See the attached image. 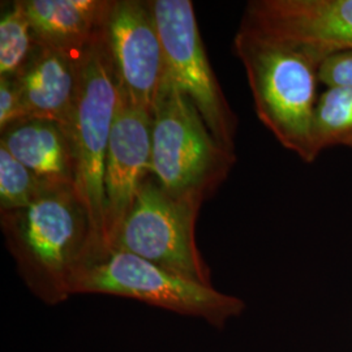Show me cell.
Here are the masks:
<instances>
[{"label": "cell", "instance_id": "6da1fadb", "mask_svg": "<svg viewBox=\"0 0 352 352\" xmlns=\"http://www.w3.org/2000/svg\"><path fill=\"white\" fill-rule=\"evenodd\" d=\"M0 228L19 276L37 299L58 305L75 295L96 243L74 186L52 189L25 209L0 212Z\"/></svg>", "mask_w": 352, "mask_h": 352}, {"label": "cell", "instance_id": "7a4b0ae2", "mask_svg": "<svg viewBox=\"0 0 352 352\" xmlns=\"http://www.w3.org/2000/svg\"><path fill=\"white\" fill-rule=\"evenodd\" d=\"M234 52L247 74L260 122L287 151L314 164L316 110L321 60L289 42L239 26Z\"/></svg>", "mask_w": 352, "mask_h": 352}, {"label": "cell", "instance_id": "3957f363", "mask_svg": "<svg viewBox=\"0 0 352 352\" xmlns=\"http://www.w3.org/2000/svg\"><path fill=\"white\" fill-rule=\"evenodd\" d=\"M236 164L201 115L167 77L151 109L153 175L170 193L202 202L212 199Z\"/></svg>", "mask_w": 352, "mask_h": 352}, {"label": "cell", "instance_id": "277c9868", "mask_svg": "<svg viewBox=\"0 0 352 352\" xmlns=\"http://www.w3.org/2000/svg\"><path fill=\"white\" fill-rule=\"evenodd\" d=\"M82 294L138 300L176 315L200 318L218 329L245 309V302L236 296L118 250L107 252L82 272L75 295Z\"/></svg>", "mask_w": 352, "mask_h": 352}, {"label": "cell", "instance_id": "5b68a950", "mask_svg": "<svg viewBox=\"0 0 352 352\" xmlns=\"http://www.w3.org/2000/svg\"><path fill=\"white\" fill-rule=\"evenodd\" d=\"M102 33L78 56V84L68 126L75 148V189L88 210L94 232L93 263L103 254L104 164L119 102Z\"/></svg>", "mask_w": 352, "mask_h": 352}, {"label": "cell", "instance_id": "8992f818", "mask_svg": "<svg viewBox=\"0 0 352 352\" xmlns=\"http://www.w3.org/2000/svg\"><path fill=\"white\" fill-rule=\"evenodd\" d=\"M202 204L199 199L170 193L155 176H149L113 250L136 254L180 277L213 286L210 267L196 243V222Z\"/></svg>", "mask_w": 352, "mask_h": 352}, {"label": "cell", "instance_id": "52a82bcc", "mask_svg": "<svg viewBox=\"0 0 352 352\" xmlns=\"http://www.w3.org/2000/svg\"><path fill=\"white\" fill-rule=\"evenodd\" d=\"M151 7L164 46L167 77L195 104L215 141L235 153L238 116L208 59L193 3L151 0Z\"/></svg>", "mask_w": 352, "mask_h": 352}, {"label": "cell", "instance_id": "ba28073f", "mask_svg": "<svg viewBox=\"0 0 352 352\" xmlns=\"http://www.w3.org/2000/svg\"><path fill=\"white\" fill-rule=\"evenodd\" d=\"M102 34L119 97L151 113L167 71L151 0H113Z\"/></svg>", "mask_w": 352, "mask_h": 352}, {"label": "cell", "instance_id": "9c48e42d", "mask_svg": "<svg viewBox=\"0 0 352 352\" xmlns=\"http://www.w3.org/2000/svg\"><path fill=\"white\" fill-rule=\"evenodd\" d=\"M240 26L296 45L322 63L352 50V0H251Z\"/></svg>", "mask_w": 352, "mask_h": 352}, {"label": "cell", "instance_id": "30bf717a", "mask_svg": "<svg viewBox=\"0 0 352 352\" xmlns=\"http://www.w3.org/2000/svg\"><path fill=\"white\" fill-rule=\"evenodd\" d=\"M151 175V113L119 97L104 164L103 254L113 250L140 189Z\"/></svg>", "mask_w": 352, "mask_h": 352}, {"label": "cell", "instance_id": "8fae6325", "mask_svg": "<svg viewBox=\"0 0 352 352\" xmlns=\"http://www.w3.org/2000/svg\"><path fill=\"white\" fill-rule=\"evenodd\" d=\"M26 118L54 120L69 126L78 84V56L38 45L16 76Z\"/></svg>", "mask_w": 352, "mask_h": 352}, {"label": "cell", "instance_id": "7c38bea8", "mask_svg": "<svg viewBox=\"0 0 352 352\" xmlns=\"http://www.w3.org/2000/svg\"><path fill=\"white\" fill-rule=\"evenodd\" d=\"M0 131V146L19 162L54 184L75 187V148L67 126L54 120L24 118Z\"/></svg>", "mask_w": 352, "mask_h": 352}, {"label": "cell", "instance_id": "4fadbf2b", "mask_svg": "<svg viewBox=\"0 0 352 352\" xmlns=\"http://www.w3.org/2000/svg\"><path fill=\"white\" fill-rule=\"evenodd\" d=\"M113 0H23L38 45L80 56L101 36Z\"/></svg>", "mask_w": 352, "mask_h": 352}, {"label": "cell", "instance_id": "5bb4252c", "mask_svg": "<svg viewBox=\"0 0 352 352\" xmlns=\"http://www.w3.org/2000/svg\"><path fill=\"white\" fill-rule=\"evenodd\" d=\"M316 149L352 148V89H325L318 98L315 122Z\"/></svg>", "mask_w": 352, "mask_h": 352}, {"label": "cell", "instance_id": "9a60e30c", "mask_svg": "<svg viewBox=\"0 0 352 352\" xmlns=\"http://www.w3.org/2000/svg\"><path fill=\"white\" fill-rule=\"evenodd\" d=\"M37 41L23 0H16L0 19V77H13L21 72Z\"/></svg>", "mask_w": 352, "mask_h": 352}, {"label": "cell", "instance_id": "2e32d148", "mask_svg": "<svg viewBox=\"0 0 352 352\" xmlns=\"http://www.w3.org/2000/svg\"><path fill=\"white\" fill-rule=\"evenodd\" d=\"M62 187L38 176L0 146V212L25 209Z\"/></svg>", "mask_w": 352, "mask_h": 352}, {"label": "cell", "instance_id": "e0dca14e", "mask_svg": "<svg viewBox=\"0 0 352 352\" xmlns=\"http://www.w3.org/2000/svg\"><path fill=\"white\" fill-rule=\"evenodd\" d=\"M26 118L16 77H0V129Z\"/></svg>", "mask_w": 352, "mask_h": 352}]
</instances>
